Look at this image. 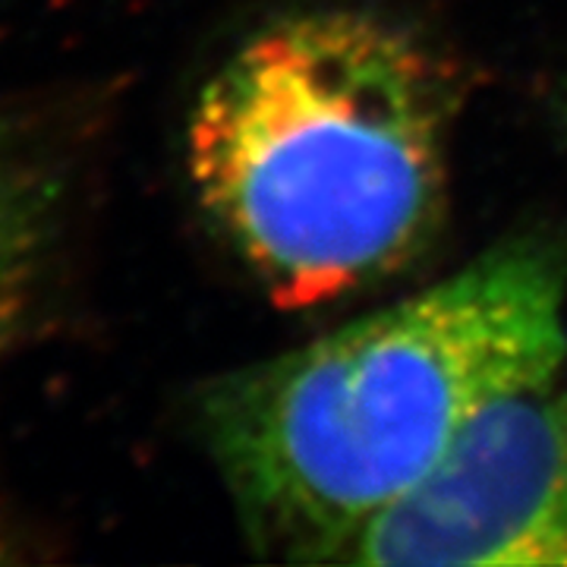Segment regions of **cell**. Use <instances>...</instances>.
<instances>
[{
	"label": "cell",
	"instance_id": "cell-1",
	"mask_svg": "<svg viewBox=\"0 0 567 567\" xmlns=\"http://www.w3.org/2000/svg\"><path fill=\"white\" fill-rule=\"evenodd\" d=\"M565 306L561 249L507 240L416 297L208 385L205 445L256 551L344 565L476 416L558 375Z\"/></svg>",
	"mask_w": 567,
	"mask_h": 567
},
{
	"label": "cell",
	"instance_id": "cell-2",
	"mask_svg": "<svg viewBox=\"0 0 567 567\" xmlns=\"http://www.w3.org/2000/svg\"><path fill=\"white\" fill-rule=\"evenodd\" d=\"M457 95L442 54L401 22L290 13L199 89L189 181L275 303H334L404 271L439 237Z\"/></svg>",
	"mask_w": 567,
	"mask_h": 567
},
{
	"label": "cell",
	"instance_id": "cell-3",
	"mask_svg": "<svg viewBox=\"0 0 567 567\" xmlns=\"http://www.w3.org/2000/svg\"><path fill=\"white\" fill-rule=\"evenodd\" d=\"M344 565H567V385L555 375L488 406Z\"/></svg>",
	"mask_w": 567,
	"mask_h": 567
},
{
	"label": "cell",
	"instance_id": "cell-4",
	"mask_svg": "<svg viewBox=\"0 0 567 567\" xmlns=\"http://www.w3.org/2000/svg\"><path fill=\"white\" fill-rule=\"evenodd\" d=\"M63 193L51 142L0 114V357L39 303L61 234Z\"/></svg>",
	"mask_w": 567,
	"mask_h": 567
}]
</instances>
